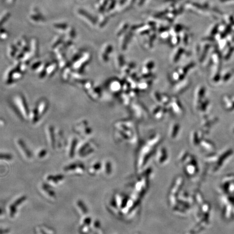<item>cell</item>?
<instances>
[{"mask_svg":"<svg viewBox=\"0 0 234 234\" xmlns=\"http://www.w3.org/2000/svg\"><path fill=\"white\" fill-rule=\"evenodd\" d=\"M64 179V176L61 174L57 175H49L47 178V180H48L52 181L54 183H58Z\"/></svg>","mask_w":234,"mask_h":234,"instance_id":"277c9868","label":"cell"},{"mask_svg":"<svg viewBox=\"0 0 234 234\" xmlns=\"http://www.w3.org/2000/svg\"><path fill=\"white\" fill-rule=\"evenodd\" d=\"M46 154H47V151L45 150H42V151H41L39 153V154H38V157H39V158H43V157H44Z\"/></svg>","mask_w":234,"mask_h":234,"instance_id":"9c48e42d","label":"cell"},{"mask_svg":"<svg viewBox=\"0 0 234 234\" xmlns=\"http://www.w3.org/2000/svg\"><path fill=\"white\" fill-rule=\"evenodd\" d=\"M81 166H82V164H79L78 163H73L70 164L69 165H67L64 168V170L65 171H70L75 170L77 167L81 168Z\"/></svg>","mask_w":234,"mask_h":234,"instance_id":"5b68a950","label":"cell"},{"mask_svg":"<svg viewBox=\"0 0 234 234\" xmlns=\"http://www.w3.org/2000/svg\"><path fill=\"white\" fill-rule=\"evenodd\" d=\"M18 144L20 146V148L22 149L23 152L25 153V155L27 156L28 158H32L33 157V154L32 152L28 149L27 145H26L25 142L21 139H19L18 141Z\"/></svg>","mask_w":234,"mask_h":234,"instance_id":"7a4b0ae2","label":"cell"},{"mask_svg":"<svg viewBox=\"0 0 234 234\" xmlns=\"http://www.w3.org/2000/svg\"><path fill=\"white\" fill-rule=\"evenodd\" d=\"M76 144H77V141H76V139H74L72 142L71 146V148H70V151H69V157L71 158L74 157Z\"/></svg>","mask_w":234,"mask_h":234,"instance_id":"8992f818","label":"cell"},{"mask_svg":"<svg viewBox=\"0 0 234 234\" xmlns=\"http://www.w3.org/2000/svg\"><path fill=\"white\" fill-rule=\"evenodd\" d=\"M27 199V196L26 195H23L19 197V198H17V200L15 201L13 203L10 205L9 207L10 217L12 218L14 217L17 212V208L26 201Z\"/></svg>","mask_w":234,"mask_h":234,"instance_id":"6da1fadb","label":"cell"},{"mask_svg":"<svg viewBox=\"0 0 234 234\" xmlns=\"http://www.w3.org/2000/svg\"><path fill=\"white\" fill-rule=\"evenodd\" d=\"M42 188L45 192L47 193L49 196L52 197H55L56 196V194L54 191L52 189L51 185L48 184L47 183H43L42 185Z\"/></svg>","mask_w":234,"mask_h":234,"instance_id":"3957f363","label":"cell"},{"mask_svg":"<svg viewBox=\"0 0 234 234\" xmlns=\"http://www.w3.org/2000/svg\"><path fill=\"white\" fill-rule=\"evenodd\" d=\"M13 157L10 153H0V159L2 160H12Z\"/></svg>","mask_w":234,"mask_h":234,"instance_id":"52a82bcc","label":"cell"},{"mask_svg":"<svg viewBox=\"0 0 234 234\" xmlns=\"http://www.w3.org/2000/svg\"><path fill=\"white\" fill-rule=\"evenodd\" d=\"M77 205H78V206H79V207L80 208V209H81L85 213L86 210H85V208H84V203H83V202H82L81 201H79L77 202Z\"/></svg>","mask_w":234,"mask_h":234,"instance_id":"ba28073f","label":"cell"}]
</instances>
